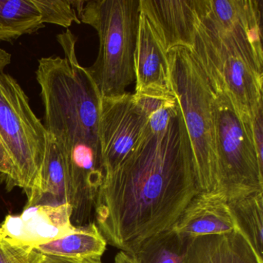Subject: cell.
Segmentation results:
<instances>
[{"mask_svg": "<svg viewBox=\"0 0 263 263\" xmlns=\"http://www.w3.org/2000/svg\"><path fill=\"white\" fill-rule=\"evenodd\" d=\"M133 96L137 105L147 116L149 129L153 133L164 132L180 109L172 88L148 89L135 93Z\"/></svg>", "mask_w": 263, "mask_h": 263, "instance_id": "cell-19", "label": "cell"}, {"mask_svg": "<svg viewBox=\"0 0 263 263\" xmlns=\"http://www.w3.org/2000/svg\"><path fill=\"white\" fill-rule=\"evenodd\" d=\"M0 139L16 169L19 187L27 195L41 169L48 134L27 93L4 72H0Z\"/></svg>", "mask_w": 263, "mask_h": 263, "instance_id": "cell-7", "label": "cell"}, {"mask_svg": "<svg viewBox=\"0 0 263 263\" xmlns=\"http://www.w3.org/2000/svg\"><path fill=\"white\" fill-rule=\"evenodd\" d=\"M135 93L171 89L167 53L141 12L135 56Z\"/></svg>", "mask_w": 263, "mask_h": 263, "instance_id": "cell-12", "label": "cell"}, {"mask_svg": "<svg viewBox=\"0 0 263 263\" xmlns=\"http://www.w3.org/2000/svg\"><path fill=\"white\" fill-rule=\"evenodd\" d=\"M189 240L170 229L143 241L132 255L138 263H183Z\"/></svg>", "mask_w": 263, "mask_h": 263, "instance_id": "cell-18", "label": "cell"}, {"mask_svg": "<svg viewBox=\"0 0 263 263\" xmlns=\"http://www.w3.org/2000/svg\"><path fill=\"white\" fill-rule=\"evenodd\" d=\"M262 1L253 0L235 22L219 24L204 14L198 0V21L191 51L207 78L223 86L245 121L263 108Z\"/></svg>", "mask_w": 263, "mask_h": 263, "instance_id": "cell-3", "label": "cell"}, {"mask_svg": "<svg viewBox=\"0 0 263 263\" xmlns=\"http://www.w3.org/2000/svg\"><path fill=\"white\" fill-rule=\"evenodd\" d=\"M41 16L43 24H51L68 28L73 23L81 24L86 1L83 0H32Z\"/></svg>", "mask_w": 263, "mask_h": 263, "instance_id": "cell-20", "label": "cell"}, {"mask_svg": "<svg viewBox=\"0 0 263 263\" xmlns=\"http://www.w3.org/2000/svg\"><path fill=\"white\" fill-rule=\"evenodd\" d=\"M41 263H103L101 258H66L43 255Z\"/></svg>", "mask_w": 263, "mask_h": 263, "instance_id": "cell-24", "label": "cell"}, {"mask_svg": "<svg viewBox=\"0 0 263 263\" xmlns=\"http://www.w3.org/2000/svg\"><path fill=\"white\" fill-rule=\"evenodd\" d=\"M70 204L29 206L21 215L6 216L0 224V235L13 244L34 248L73 232Z\"/></svg>", "mask_w": 263, "mask_h": 263, "instance_id": "cell-9", "label": "cell"}, {"mask_svg": "<svg viewBox=\"0 0 263 263\" xmlns=\"http://www.w3.org/2000/svg\"><path fill=\"white\" fill-rule=\"evenodd\" d=\"M171 229L191 239L235 230L229 203L215 192H200L191 200Z\"/></svg>", "mask_w": 263, "mask_h": 263, "instance_id": "cell-11", "label": "cell"}, {"mask_svg": "<svg viewBox=\"0 0 263 263\" xmlns=\"http://www.w3.org/2000/svg\"><path fill=\"white\" fill-rule=\"evenodd\" d=\"M140 7L166 53L178 47L193 49L198 0H140Z\"/></svg>", "mask_w": 263, "mask_h": 263, "instance_id": "cell-10", "label": "cell"}, {"mask_svg": "<svg viewBox=\"0 0 263 263\" xmlns=\"http://www.w3.org/2000/svg\"><path fill=\"white\" fill-rule=\"evenodd\" d=\"M235 230L263 260V192L229 201Z\"/></svg>", "mask_w": 263, "mask_h": 263, "instance_id": "cell-17", "label": "cell"}, {"mask_svg": "<svg viewBox=\"0 0 263 263\" xmlns=\"http://www.w3.org/2000/svg\"><path fill=\"white\" fill-rule=\"evenodd\" d=\"M27 196L26 207L70 204V175L65 158L48 135L45 155L34 184Z\"/></svg>", "mask_w": 263, "mask_h": 263, "instance_id": "cell-13", "label": "cell"}, {"mask_svg": "<svg viewBox=\"0 0 263 263\" xmlns=\"http://www.w3.org/2000/svg\"><path fill=\"white\" fill-rule=\"evenodd\" d=\"M147 125V116L132 93L101 98L99 135L106 177L136 147Z\"/></svg>", "mask_w": 263, "mask_h": 263, "instance_id": "cell-8", "label": "cell"}, {"mask_svg": "<svg viewBox=\"0 0 263 263\" xmlns=\"http://www.w3.org/2000/svg\"><path fill=\"white\" fill-rule=\"evenodd\" d=\"M254 144L260 162L263 164V108L258 110L252 121Z\"/></svg>", "mask_w": 263, "mask_h": 263, "instance_id": "cell-23", "label": "cell"}, {"mask_svg": "<svg viewBox=\"0 0 263 263\" xmlns=\"http://www.w3.org/2000/svg\"><path fill=\"white\" fill-rule=\"evenodd\" d=\"M42 258L34 248L13 244L0 235V263H41Z\"/></svg>", "mask_w": 263, "mask_h": 263, "instance_id": "cell-21", "label": "cell"}, {"mask_svg": "<svg viewBox=\"0 0 263 263\" xmlns=\"http://www.w3.org/2000/svg\"><path fill=\"white\" fill-rule=\"evenodd\" d=\"M44 27L32 0H0V41L12 42Z\"/></svg>", "mask_w": 263, "mask_h": 263, "instance_id": "cell-16", "label": "cell"}, {"mask_svg": "<svg viewBox=\"0 0 263 263\" xmlns=\"http://www.w3.org/2000/svg\"><path fill=\"white\" fill-rule=\"evenodd\" d=\"M115 263H138L135 258L127 252H118L115 256Z\"/></svg>", "mask_w": 263, "mask_h": 263, "instance_id": "cell-25", "label": "cell"}, {"mask_svg": "<svg viewBox=\"0 0 263 263\" xmlns=\"http://www.w3.org/2000/svg\"><path fill=\"white\" fill-rule=\"evenodd\" d=\"M207 79L215 123L218 168L215 192L229 202L263 192V164L255 150L252 121L241 118L222 85Z\"/></svg>", "mask_w": 263, "mask_h": 263, "instance_id": "cell-6", "label": "cell"}, {"mask_svg": "<svg viewBox=\"0 0 263 263\" xmlns=\"http://www.w3.org/2000/svg\"><path fill=\"white\" fill-rule=\"evenodd\" d=\"M107 241L95 221L75 228L64 236L35 246L44 255L66 258H101L107 247Z\"/></svg>", "mask_w": 263, "mask_h": 263, "instance_id": "cell-15", "label": "cell"}, {"mask_svg": "<svg viewBox=\"0 0 263 263\" xmlns=\"http://www.w3.org/2000/svg\"><path fill=\"white\" fill-rule=\"evenodd\" d=\"M64 58L38 61L36 80L45 110V128L65 158L70 175L71 223L93 221L95 204L106 178L99 135L101 97L77 58V37L57 36Z\"/></svg>", "mask_w": 263, "mask_h": 263, "instance_id": "cell-2", "label": "cell"}, {"mask_svg": "<svg viewBox=\"0 0 263 263\" xmlns=\"http://www.w3.org/2000/svg\"><path fill=\"white\" fill-rule=\"evenodd\" d=\"M170 86L182 114L192 144L201 192L218 187L212 93L204 70L192 52L175 47L167 52Z\"/></svg>", "mask_w": 263, "mask_h": 263, "instance_id": "cell-5", "label": "cell"}, {"mask_svg": "<svg viewBox=\"0 0 263 263\" xmlns=\"http://www.w3.org/2000/svg\"><path fill=\"white\" fill-rule=\"evenodd\" d=\"M0 180L5 183L8 190L19 187L17 175L11 158L0 139Z\"/></svg>", "mask_w": 263, "mask_h": 263, "instance_id": "cell-22", "label": "cell"}, {"mask_svg": "<svg viewBox=\"0 0 263 263\" xmlns=\"http://www.w3.org/2000/svg\"><path fill=\"white\" fill-rule=\"evenodd\" d=\"M183 263H263L237 230L189 240Z\"/></svg>", "mask_w": 263, "mask_h": 263, "instance_id": "cell-14", "label": "cell"}, {"mask_svg": "<svg viewBox=\"0 0 263 263\" xmlns=\"http://www.w3.org/2000/svg\"><path fill=\"white\" fill-rule=\"evenodd\" d=\"M201 192L181 109L161 133L147 125L136 147L100 189L95 223L107 243L134 253L168 230Z\"/></svg>", "mask_w": 263, "mask_h": 263, "instance_id": "cell-1", "label": "cell"}, {"mask_svg": "<svg viewBox=\"0 0 263 263\" xmlns=\"http://www.w3.org/2000/svg\"><path fill=\"white\" fill-rule=\"evenodd\" d=\"M11 63V55L6 50L0 49V72H4V68Z\"/></svg>", "mask_w": 263, "mask_h": 263, "instance_id": "cell-26", "label": "cell"}, {"mask_svg": "<svg viewBox=\"0 0 263 263\" xmlns=\"http://www.w3.org/2000/svg\"><path fill=\"white\" fill-rule=\"evenodd\" d=\"M140 16V0H89L84 4L81 22L93 27L99 38L98 58L86 69L101 98L124 95L135 81Z\"/></svg>", "mask_w": 263, "mask_h": 263, "instance_id": "cell-4", "label": "cell"}]
</instances>
